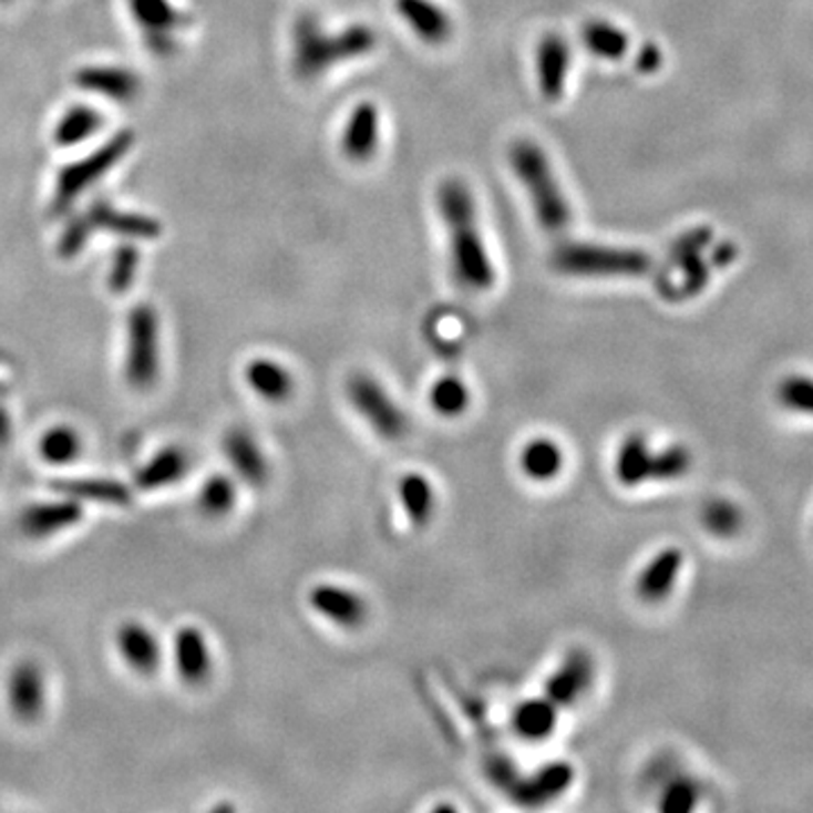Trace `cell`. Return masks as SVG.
I'll use <instances>...</instances> for the list:
<instances>
[{"label": "cell", "mask_w": 813, "mask_h": 813, "mask_svg": "<svg viewBox=\"0 0 813 813\" xmlns=\"http://www.w3.org/2000/svg\"><path fill=\"white\" fill-rule=\"evenodd\" d=\"M436 199L447 230L454 278L471 292H486L495 285V267L482 238L473 191L461 179H445Z\"/></svg>", "instance_id": "6da1fadb"}, {"label": "cell", "mask_w": 813, "mask_h": 813, "mask_svg": "<svg viewBox=\"0 0 813 813\" xmlns=\"http://www.w3.org/2000/svg\"><path fill=\"white\" fill-rule=\"evenodd\" d=\"M378 48V34L367 23L323 30L317 17L303 14L295 25V71L301 80H317L339 64L362 60Z\"/></svg>", "instance_id": "7a4b0ae2"}, {"label": "cell", "mask_w": 813, "mask_h": 813, "mask_svg": "<svg viewBox=\"0 0 813 813\" xmlns=\"http://www.w3.org/2000/svg\"><path fill=\"white\" fill-rule=\"evenodd\" d=\"M508 161L532 199L538 224L547 234H563L572 222V208L547 152L532 138H517L508 150Z\"/></svg>", "instance_id": "3957f363"}, {"label": "cell", "mask_w": 813, "mask_h": 813, "mask_svg": "<svg viewBox=\"0 0 813 813\" xmlns=\"http://www.w3.org/2000/svg\"><path fill=\"white\" fill-rule=\"evenodd\" d=\"M554 271L572 278H645L654 274V258L642 249L599 243H563L552 254Z\"/></svg>", "instance_id": "277c9868"}, {"label": "cell", "mask_w": 813, "mask_h": 813, "mask_svg": "<svg viewBox=\"0 0 813 813\" xmlns=\"http://www.w3.org/2000/svg\"><path fill=\"white\" fill-rule=\"evenodd\" d=\"M691 454L682 445L651 450L642 434H630L617 450L615 477L626 488H637L647 482H667L687 475Z\"/></svg>", "instance_id": "5b68a950"}, {"label": "cell", "mask_w": 813, "mask_h": 813, "mask_svg": "<svg viewBox=\"0 0 813 813\" xmlns=\"http://www.w3.org/2000/svg\"><path fill=\"white\" fill-rule=\"evenodd\" d=\"M125 378L136 391H147L158 378V319L141 303L127 319V358Z\"/></svg>", "instance_id": "8992f818"}, {"label": "cell", "mask_w": 813, "mask_h": 813, "mask_svg": "<svg viewBox=\"0 0 813 813\" xmlns=\"http://www.w3.org/2000/svg\"><path fill=\"white\" fill-rule=\"evenodd\" d=\"M348 400L353 410L371 425V430L387 439L398 441L406 432V416L391 393L371 375L358 373L348 382Z\"/></svg>", "instance_id": "52a82bcc"}, {"label": "cell", "mask_w": 813, "mask_h": 813, "mask_svg": "<svg viewBox=\"0 0 813 813\" xmlns=\"http://www.w3.org/2000/svg\"><path fill=\"white\" fill-rule=\"evenodd\" d=\"M493 780L522 804H543L558 797L574 780V769L565 762H554L529 778H519L508 762H497L491 769Z\"/></svg>", "instance_id": "ba28073f"}, {"label": "cell", "mask_w": 813, "mask_h": 813, "mask_svg": "<svg viewBox=\"0 0 813 813\" xmlns=\"http://www.w3.org/2000/svg\"><path fill=\"white\" fill-rule=\"evenodd\" d=\"M712 243V228H693L680 236L669 251V263L680 271V282L673 285L671 301H685L701 295L710 282V267L703 260V251Z\"/></svg>", "instance_id": "9c48e42d"}, {"label": "cell", "mask_w": 813, "mask_h": 813, "mask_svg": "<svg viewBox=\"0 0 813 813\" xmlns=\"http://www.w3.org/2000/svg\"><path fill=\"white\" fill-rule=\"evenodd\" d=\"M130 145H132V136L121 134V136H115L111 143H106L102 150H97L93 156L80 161L78 165L66 167L62 172L60 186H56V195H54L56 210L69 208L86 186L100 179L102 174L130 150Z\"/></svg>", "instance_id": "30bf717a"}, {"label": "cell", "mask_w": 813, "mask_h": 813, "mask_svg": "<svg viewBox=\"0 0 813 813\" xmlns=\"http://www.w3.org/2000/svg\"><path fill=\"white\" fill-rule=\"evenodd\" d=\"M93 226H109L111 230H119V234L132 236V238H156L158 234V224L152 219H145L138 215H123V213H115L113 208H106L104 204H95L93 208H89V213L82 219H78L75 224L66 228L62 251L66 256L75 254L84 245L86 234Z\"/></svg>", "instance_id": "8fae6325"}, {"label": "cell", "mask_w": 813, "mask_h": 813, "mask_svg": "<svg viewBox=\"0 0 813 813\" xmlns=\"http://www.w3.org/2000/svg\"><path fill=\"white\" fill-rule=\"evenodd\" d=\"M593 678H595L593 658L586 651L574 649L549 676L545 685V699H549L558 710L569 708L590 689Z\"/></svg>", "instance_id": "7c38bea8"}, {"label": "cell", "mask_w": 813, "mask_h": 813, "mask_svg": "<svg viewBox=\"0 0 813 813\" xmlns=\"http://www.w3.org/2000/svg\"><path fill=\"white\" fill-rule=\"evenodd\" d=\"M569 43L549 32L538 41L536 48V73H538V89L547 102H558L565 95L567 75H569Z\"/></svg>", "instance_id": "4fadbf2b"}, {"label": "cell", "mask_w": 813, "mask_h": 813, "mask_svg": "<svg viewBox=\"0 0 813 813\" xmlns=\"http://www.w3.org/2000/svg\"><path fill=\"white\" fill-rule=\"evenodd\" d=\"M393 8L421 41L443 45L452 39L454 21L436 0H393Z\"/></svg>", "instance_id": "5bb4252c"}, {"label": "cell", "mask_w": 813, "mask_h": 813, "mask_svg": "<svg viewBox=\"0 0 813 813\" xmlns=\"http://www.w3.org/2000/svg\"><path fill=\"white\" fill-rule=\"evenodd\" d=\"M380 111L373 102H362L348 115L343 134H341V152L348 161L364 163L375 156L380 147Z\"/></svg>", "instance_id": "9a60e30c"}, {"label": "cell", "mask_w": 813, "mask_h": 813, "mask_svg": "<svg viewBox=\"0 0 813 813\" xmlns=\"http://www.w3.org/2000/svg\"><path fill=\"white\" fill-rule=\"evenodd\" d=\"M310 606L323 619L343 626L356 628L367 619V601L351 588L335 586V584H319L310 590Z\"/></svg>", "instance_id": "2e32d148"}, {"label": "cell", "mask_w": 813, "mask_h": 813, "mask_svg": "<svg viewBox=\"0 0 813 813\" xmlns=\"http://www.w3.org/2000/svg\"><path fill=\"white\" fill-rule=\"evenodd\" d=\"M172 660L179 678L188 685H202L213 671V658L206 637L195 626H184L174 635Z\"/></svg>", "instance_id": "e0dca14e"}, {"label": "cell", "mask_w": 813, "mask_h": 813, "mask_svg": "<svg viewBox=\"0 0 813 813\" xmlns=\"http://www.w3.org/2000/svg\"><path fill=\"white\" fill-rule=\"evenodd\" d=\"M685 556L678 547H667L658 552L637 576L635 593L647 604H660L665 601L671 590L676 588V580L680 576Z\"/></svg>", "instance_id": "ac0fdd59"}, {"label": "cell", "mask_w": 813, "mask_h": 813, "mask_svg": "<svg viewBox=\"0 0 813 813\" xmlns=\"http://www.w3.org/2000/svg\"><path fill=\"white\" fill-rule=\"evenodd\" d=\"M115 647L132 671L141 676L156 673L161 665V645L156 635L141 621H125L115 635Z\"/></svg>", "instance_id": "d6986e66"}, {"label": "cell", "mask_w": 813, "mask_h": 813, "mask_svg": "<svg viewBox=\"0 0 813 813\" xmlns=\"http://www.w3.org/2000/svg\"><path fill=\"white\" fill-rule=\"evenodd\" d=\"M224 454H226V461L230 463V469L236 471V475L243 482L251 486H263L267 482L269 463L251 432L243 428L230 430L224 439Z\"/></svg>", "instance_id": "ffe728a7"}, {"label": "cell", "mask_w": 813, "mask_h": 813, "mask_svg": "<svg viewBox=\"0 0 813 813\" xmlns=\"http://www.w3.org/2000/svg\"><path fill=\"white\" fill-rule=\"evenodd\" d=\"M8 699L12 712L21 721H34L41 717L45 706V682L34 662H21L14 667L8 682Z\"/></svg>", "instance_id": "44dd1931"}, {"label": "cell", "mask_w": 813, "mask_h": 813, "mask_svg": "<svg viewBox=\"0 0 813 813\" xmlns=\"http://www.w3.org/2000/svg\"><path fill=\"white\" fill-rule=\"evenodd\" d=\"M82 517V506L75 500L66 502H45L30 506L23 517L21 527L30 538H48L52 534H60Z\"/></svg>", "instance_id": "7402d4cb"}, {"label": "cell", "mask_w": 813, "mask_h": 813, "mask_svg": "<svg viewBox=\"0 0 813 813\" xmlns=\"http://www.w3.org/2000/svg\"><path fill=\"white\" fill-rule=\"evenodd\" d=\"M132 12L141 28L147 32L150 45L156 52H165L172 45V32L182 28V17L167 0H132Z\"/></svg>", "instance_id": "603a6c76"}, {"label": "cell", "mask_w": 813, "mask_h": 813, "mask_svg": "<svg viewBox=\"0 0 813 813\" xmlns=\"http://www.w3.org/2000/svg\"><path fill=\"white\" fill-rule=\"evenodd\" d=\"M245 382L265 402H285L295 391V380L282 364L256 358L245 367Z\"/></svg>", "instance_id": "cb8c5ba5"}, {"label": "cell", "mask_w": 813, "mask_h": 813, "mask_svg": "<svg viewBox=\"0 0 813 813\" xmlns=\"http://www.w3.org/2000/svg\"><path fill=\"white\" fill-rule=\"evenodd\" d=\"M519 473L532 482H552L563 473L565 454L563 447L552 439H532L519 450Z\"/></svg>", "instance_id": "d4e9b609"}, {"label": "cell", "mask_w": 813, "mask_h": 813, "mask_svg": "<svg viewBox=\"0 0 813 813\" xmlns=\"http://www.w3.org/2000/svg\"><path fill=\"white\" fill-rule=\"evenodd\" d=\"M558 723V708L549 699H529L513 712V730L519 739L538 743L545 741Z\"/></svg>", "instance_id": "484cf974"}, {"label": "cell", "mask_w": 813, "mask_h": 813, "mask_svg": "<svg viewBox=\"0 0 813 813\" xmlns=\"http://www.w3.org/2000/svg\"><path fill=\"white\" fill-rule=\"evenodd\" d=\"M188 473V454L179 447H165L136 473V486L141 491H156L184 480Z\"/></svg>", "instance_id": "4316f807"}, {"label": "cell", "mask_w": 813, "mask_h": 813, "mask_svg": "<svg viewBox=\"0 0 813 813\" xmlns=\"http://www.w3.org/2000/svg\"><path fill=\"white\" fill-rule=\"evenodd\" d=\"M398 495L404 515L410 517L414 527H425L436 508V493L432 482L421 473L404 475L398 484Z\"/></svg>", "instance_id": "83f0119b"}, {"label": "cell", "mask_w": 813, "mask_h": 813, "mask_svg": "<svg viewBox=\"0 0 813 813\" xmlns=\"http://www.w3.org/2000/svg\"><path fill=\"white\" fill-rule=\"evenodd\" d=\"M78 82L93 93L119 102L132 100L138 91V80L123 69H84L78 75Z\"/></svg>", "instance_id": "f1b7e54d"}, {"label": "cell", "mask_w": 813, "mask_h": 813, "mask_svg": "<svg viewBox=\"0 0 813 813\" xmlns=\"http://www.w3.org/2000/svg\"><path fill=\"white\" fill-rule=\"evenodd\" d=\"M584 41L595 56L606 62H619L628 52V34L604 19H593L584 25Z\"/></svg>", "instance_id": "f546056e"}, {"label": "cell", "mask_w": 813, "mask_h": 813, "mask_svg": "<svg viewBox=\"0 0 813 813\" xmlns=\"http://www.w3.org/2000/svg\"><path fill=\"white\" fill-rule=\"evenodd\" d=\"M430 406L443 419H456L469 410L471 389L456 375H443L430 387Z\"/></svg>", "instance_id": "4dcf8cb0"}, {"label": "cell", "mask_w": 813, "mask_h": 813, "mask_svg": "<svg viewBox=\"0 0 813 813\" xmlns=\"http://www.w3.org/2000/svg\"><path fill=\"white\" fill-rule=\"evenodd\" d=\"M39 450L41 456L52 463V466H66V463H73L80 456L82 439L69 425H54L41 436Z\"/></svg>", "instance_id": "1f68e13d"}, {"label": "cell", "mask_w": 813, "mask_h": 813, "mask_svg": "<svg viewBox=\"0 0 813 813\" xmlns=\"http://www.w3.org/2000/svg\"><path fill=\"white\" fill-rule=\"evenodd\" d=\"M236 502H238V488L234 480L226 475L208 477L197 497L199 511L208 517H224L226 513L234 511Z\"/></svg>", "instance_id": "d6a6232c"}, {"label": "cell", "mask_w": 813, "mask_h": 813, "mask_svg": "<svg viewBox=\"0 0 813 813\" xmlns=\"http://www.w3.org/2000/svg\"><path fill=\"white\" fill-rule=\"evenodd\" d=\"M100 127V115L84 104H78L73 109H69L64 113V119L56 125L54 132V141L60 143L62 147H71L75 143L86 141L89 136H93Z\"/></svg>", "instance_id": "836d02e7"}, {"label": "cell", "mask_w": 813, "mask_h": 813, "mask_svg": "<svg viewBox=\"0 0 813 813\" xmlns=\"http://www.w3.org/2000/svg\"><path fill=\"white\" fill-rule=\"evenodd\" d=\"M701 519H703V527L710 534L719 538H728V536H734L741 527V511L728 500H710L703 506Z\"/></svg>", "instance_id": "e575fe53"}, {"label": "cell", "mask_w": 813, "mask_h": 813, "mask_svg": "<svg viewBox=\"0 0 813 813\" xmlns=\"http://www.w3.org/2000/svg\"><path fill=\"white\" fill-rule=\"evenodd\" d=\"M780 402L791 412L813 416V380L804 375H789L780 384Z\"/></svg>", "instance_id": "d590c367"}, {"label": "cell", "mask_w": 813, "mask_h": 813, "mask_svg": "<svg viewBox=\"0 0 813 813\" xmlns=\"http://www.w3.org/2000/svg\"><path fill=\"white\" fill-rule=\"evenodd\" d=\"M66 488V493L71 495H78V497H91V500H100V502H115V504H125L130 500V493L113 484V482H69V484H62Z\"/></svg>", "instance_id": "8d00e7d4"}, {"label": "cell", "mask_w": 813, "mask_h": 813, "mask_svg": "<svg viewBox=\"0 0 813 813\" xmlns=\"http://www.w3.org/2000/svg\"><path fill=\"white\" fill-rule=\"evenodd\" d=\"M699 802V791L687 780H678L673 784H669V789L662 795L660 809L665 813H687Z\"/></svg>", "instance_id": "74e56055"}, {"label": "cell", "mask_w": 813, "mask_h": 813, "mask_svg": "<svg viewBox=\"0 0 813 813\" xmlns=\"http://www.w3.org/2000/svg\"><path fill=\"white\" fill-rule=\"evenodd\" d=\"M136 263H138V256L132 247L119 249L113 267H111V276H109V285L113 292H125V287L132 285L134 274H136Z\"/></svg>", "instance_id": "f35d334b"}, {"label": "cell", "mask_w": 813, "mask_h": 813, "mask_svg": "<svg viewBox=\"0 0 813 813\" xmlns=\"http://www.w3.org/2000/svg\"><path fill=\"white\" fill-rule=\"evenodd\" d=\"M635 66L642 75H654L662 66V52L656 43H645L635 56Z\"/></svg>", "instance_id": "ab89813d"}, {"label": "cell", "mask_w": 813, "mask_h": 813, "mask_svg": "<svg viewBox=\"0 0 813 813\" xmlns=\"http://www.w3.org/2000/svg\"><path fill=\"white\" fill-rule=\"evenodd\" d=\"M737 258V249L732 243H723L717 251H714V265L723 267V265H730L732 260Z\"/></svg>", "instance_id": "60d3db41"}]
</instances>
